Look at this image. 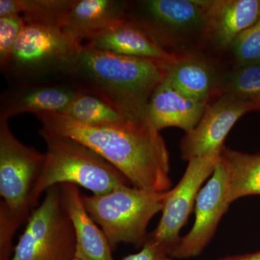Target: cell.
Returning a JSON list of instances; mask_svg holds the SVG:
<instances>
[{"label":"cell","mask_w":260,"mask_h":260,"mask_svg":"<svg viewBox=\"0 0 260 260\" xmlns=\"http://www.w3.org/2000/svg\"><path fill=\"white\" fill-rule=\"evenodd\" d=\"M85 44L121 55L161 61H172L177 54L166 50L146 28L128 17Z\"/></svg>","instance_id":"obj_15"},{"label":"cell","mask_w":260,"mask_h":260,"mask_svg":"<svg viewBox=\"0 0 260 260\" xmlns=\"http://www.w3.org/2000/svg\"><path fill=\"white\" fill-rule=\"evenodd\" d=\"M259 111L254 103L220 94L208 103L198 124L181 140V158L188 160L221 151L229 132L246 113Z\"/></svg>","instance_id":"obj_10"},{"label":"cell","mask_w":260,"mask_h":260,"mask_svg":"<svg viewBox=\"0 0 260 260\" xmlns=\"http://www.w3.org/2000/svg\"><path fill=\"white\" fill-rule=\"evenodd\" d=\"M83 45L62 29L25 24L0 68L10 85L68 80Z\"/></svg>","instance_id":"obj_4"},{"label":"cell","mask_w":260,"mask_h":260,"mask_svg":"<svg viewBox=\"0 0 260 260\" xmlns=\"http://www.w3.org/2000/svg\"><path fill=\"white\" fill-rule=\"evenodd\" d=\"M167 62L83 44L70 80L81 90L104 98L128 121L152 126L148 102L165 77Z\"/></svg>","instance_id":"obj_2"},{"label":"cell","mask_w":260,"mask_h":260,"mask_svg":"<svg viewBox=\"0 0 260 260\" xmlns=\"http://www.w3.org/2000/svg\"><path fill=\"white\" fill-rule=\"evenodd\" d=\"M3 202H0V260H10L14 253L13 239L20 226Z\"/></svg>","instance_id":"obj_25"},{"label":"cell","mask_w":260,"mask_h":260,"mask_svg":"<svg viewBox=\"0 0 260 260\" xmlns=\"http://www.w3.org/2000/svg\"><path fill=\"white\" fill-rule=\"evenodd\" d=\"M220 158L228 171L229 204L243 197L260 195V154L251 155L223 146Z\"/></svg>","instance_id":"obj_19"},{"label":"cell","mask_w":260,"mask_h":260,"mask_svg":"<svg viewBox=\"0 0 260 260\" xmlns=\"http://www.w3.org/2000/svg\"><path fill=\"white\" fill-rule=\"evenodd\" d=\"M127 5L120 0H75L61 29L82 44L126 18Z\"/></svg>","instance_id":"obj_18"},{"label":"cell","mask_w":260,"mask_h":260,"mask_svg":"<svg viewBox=\"0 0 260 260\" xmlns=\"http://www.w3.org/2000/svg\"><path fill=\"white\" fill-rule=\"evenodd\" d=\"M203 37L219 49L232 47L260 18V0H205Z\"/></svg>","instance_id":"obj_13"},{"label":"cell","mask_w":260,"mask_h":260,"mask_svg":"<svg viewBox=\"0 0 260 260\" xmlns=\"http://www.w3.org/2000/svg\"><path fill=\"white\" fill-rule=\"evenodd\" d=\"M220 260H260V251L254 253V254L231 256V257L225 258V259Z\"/></svg>","instance_id":"obj_28"},{"label":"cell","mask_w":260,"mask_h":260,"mask_svg":"<svg viewBox=\"0 0 260 260\" xmlns=\"http://www.w3.org/2000/svg\"><path fill=\"white\" fill-rule=\"evenodd\" d=\"M44 160V153L15 138L8 119H0V195L20 225L27 223L34 208L32 189Z\"/></svg>","instance_id":"obj_7"},{"label":"cell","mask_w":260,"mask_h":260,"mask_svg":"<svg viewBox=\"0 0 260 260\" xmlns=\"http://www.w3.org/2000/svg\"><path fill=\"white\" fill-rule=\"evenodd\" d=\"M166 76L181 92L205 104L221 94L222 78L212 63L200 54H176L167 62Z\"/></svg>","instance_id":"obj_16"},{"label":"cell","mask_w":260,"mask_h":260,"mask_svg":"<svg viewBox=\"0 0 260 260\" xmlns=\"http://www.w3.org/2000/svg\"><path fill=\"white\" fill-rule=\"evenodd\" d=\"M166 256L168 251L164 246L147 238L139 252L124 256L121 260H161Z\"/></svg>","instance_id":"obj_26"},{"label":"cell","mask_w":260,"mask_h":260,"mask_svg":"<svg viewBox=\"0 0 260 260\" xmlns=\"http://www.w3.org/2000/svg\"><path fill=\"white\" fill-rule=\"evenodd\" d=\"M220 93L254 103L260 112V64L237 65L222 78Z\"/></svg>","instance_id":"obj_21"},{"label":"cell","mask_w":260,"mask_h":260,"mask_svg":"<svg viewBox=\"0 0 260 260\" xmlns=\"http://www.w3.org/2000/svg\"><path fill=\"white\" fill-rule=\"evenodd\" d=\"M169 191H150L125 185L107 194L81 197L85 209L113 249L121 243L144 245L148 224L162 211Z\"/></svg>","instance_id":"obj_5"},{"label":"cell","mask_w":260,"mask_h":260,"mask_svg":"<svg viewBox=\"0 0 260 260\" xmlns=\"http://www.w3.org/2000/svg\"><path fill=\"white\" fill-rule=\"evenodd\" d=\"M20 15L19 0H0V18Z\"/></svg>","instance_id":"obj_27"},{"label":"cell","mask_w":260,"mask_h":260,"mask_svg":"<svg viewBox=\"0 0 260 260\" xmlns=\"http://www.w3.org/2000/svg\"><path fill=\"white\" fill-rule=\"evenodd\" d=\"M228 171L220 158L211 178L200 191L195 204L194 225L169 253L176 258L198 256L213 237L220 219L230 206L227 199Z\"/></svg>","instance_id":"obj_11"},{"label":"cell","mask_w":260,"mask_h":260,"mask_svg":"<svg viewBox=\"0 0 260 260\" xmlns=\"http://www.w3.org/2000/svg\"><path fill=\"white\" fill-rule=\"evenodd\" d=\"M59 186L63 206L74 228L75 257L80 260H114L109 241L85 209L78 186L62 184Z\"/></svg>","instance_id":"obj_17"},{"label":"cell","mask_w":260,"mask_h":260,"mask_svg":"<svg viewBox=\"0 0 260 260\" xmlns=\"http://www.w3.org/2000/svg\"><path fill=\"white\" fill-rule=\"evenodd\" d=\"M220 151L191 158L180 181L168 193L158 226L147 238L164 246L169 253L179 239V232L192 211L202 184L212 176Z\"/></svg>","instance_id":"obj_9"},{"label":"cell","mask_w":260,"mask_h":260,"mask_svg":"<svg viewBox=\"0 0 260 260\" xmlns=\"http://www.w3.org/2000/svg\"><path fill=\"white\" fill-rule=\"evenodd\" d=\"M39 134L45 141L47 151L32 189L34 209L41 195L55 185L75 184L93 195H102L129 183L112 164L79 142L51 134L43 128Z\"/></svg>","instance_id":"obj_3"},{"label":"cell","mask_w":260,"mask_h":260,"mask_svg":"<svg viewBox=\"0 0 260 260\" xmlns=\"http://www.w3.org/2000/svg\"><path fill=\"white\" fill-rule=\"evenodd\" d=\"M205 0L128 2L126 16L146 28L162 47L192 35L203 37Z\"/></svg>","instance_id":"obj_8"},{"label":"cell","mask_w":260,"mask_h":260,"mask_svg":"<svg viewBox=\"0 0 260 260\" xmlns=\"http://www.w3.org/2000/svg\"><path fill=\"white\" fill-rule=\"evenodd\" d=\"M72 260H80V259H78V258L75 257L74 259H73Z\"/></svg>","instance_id":"obj_30"},{"label":"cell","mask_w":260,"mask_h":260,"mask_svg":"<svg viewBox=\"0 0 260 260\" xmlns=\"http://www.w3.org/2000/svg\"><path fill=\"white\" fill-rule=\"evenodd\" d=\"M61 114L89 126L112 125L129 121L104 98L81 89Z\"/></svg>","instance_id":"obj_20"},{"label":"cell","mask_w":260,"mask_h":260,"mask_svg":"<svg viewBox=\"0 0 260 260\" xmlns=\"http://www.w3.org/2000/svg\"><path fill=\"white\" fill-rule=\"evenodd\" d=\"M207 105L181 92L165 75L149 100V121L158 133L168 127L187 133L198 124Z\"/></svg>","instance_id":"obj_14"},{"label":"cell","mask_w":260,"mask_h":260,"mask_svg":"<svg viewBox=\"0 0 260 260\" xmlns=\"http://www.w3.org/2000/svg\"><path fill=\"white\" fill-rule=\"evenodd\" d=\"M80 90L70 80L11 85L1 95L0 119L9 120L24 113L62 114Z\"/></svg>","instance_id":"obj_12"},{"label":"cell","mask_w":260,"mask_h":260,"mask_svg":"<svg viewBox=\"0 0 260 260\" xmlns=\"http://www.w3.org/2000/svg\"><path fill=\"white\" fill-rule=\"evenodd\" d=\"M237 65L260 64V18L232 45Z\"/></svg>","instance_id":"obj_23"},{"label":"cell","mask_w":260,"mask_h":260,"mask_svg":"<svg viewBox=\"0 0 260 260\" xmlns=\"http://www.w3.org/2000/svg\"><path fill=\"white\" fill-rule=\"evenodd\" d=\"M161 260H174V259H172V258L169 257V256H164V257L162 258V259Z\"/></svg>","instance_id":"obj_29"},{"label":"cell","mask_w":260,"mask_h":260,"mask_svg":"<svg viewBox=\"0 0 260 260\" xmlns=\"http://www.w3.org/2000/svg\"><path fill=\"white\" fill-rule=\"evenodd\" d=\"M37 116L43 129L76 140L93 150L119 170L134 187L150 191L170 190L169 151L164 138L153 126L132 121L85 125L56 113Z\"/></svg>","instance_id":"obj_1"},{"label":"cell","mask_w":260,"mask_h":260,"mask_svg":"<svg viewBox=\"0 0 260 260\" xmlns=\"http://www.w3.org/2000/svg\"><path fill=\"white\" fill-rule=\"evenodd\" d=\"M20 15L26 24L62 28L75 0H19Z\"/></svg>","instance_id":"obj_22"},{"label":"cell","mask_w":260,"mask_h":260,"mask_svg":"<svg viewBox=\"0 0 260 260\" xmlns=\"http://www.w3.org/2000/svg\"><path fill=\"white\" fill-rule=\"evenodd\" d=\"M25 24L21 15L0 18V68L8 60Z\"/></svg>","instance_id":"obj_24"},{"label":"cell","mask_w":260,"mask_h":260,"mask_svg":"<svg viewBox=\"0 0 260 260\" xmlns=\"http://www.w3.org/2000/svg\"><path fill=\"white\" fill-rule=\"evenodd\" d=\"M10 260H72L76 252L73 223L63 206L60 186L46 191L32 210Z\"/></svg>","instance_id":"obj_6"}]
</instances>
